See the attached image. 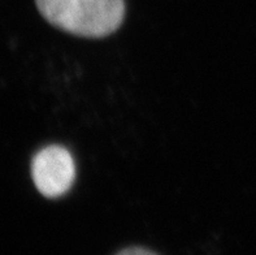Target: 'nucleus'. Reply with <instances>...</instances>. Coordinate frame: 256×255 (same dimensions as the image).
<instances>
[{"mask_svg": "<svg viewBox=\"0 0 256 255\" xmlns=\"http://www.w3.org/2000/svg\"><path fill=\"white\" fill-rule=\"evenodd\" d=\"M39 12L58 29L88 38L118 29L125 15L124 0H36Z\"/></svg>", "mask_w": 256, "mask_h": 255, "instance_id": "f257e3e1", "label": "nucleus"}, {"mask_svg": "<svg viewBox=\"0 0 256 255\" xmlns=\"http://www.w3.org/2000/svg\"><path fill=\"white\" fill-rule=\"evenodd\" d=\"M32 177L36 189L47 198H58L70 189L76 165L70 152L60 146H50L34 156Z\"/></svg>", "mask_w": 256, "mask_h": 255, "instance_id": "f03ea898", "label": "nucleus"}, {"mask_svg": "<svg viewBox=\"0 0 256 255\" xmlns=\"http://www.w3.org/2000/svg\"><path fill=\"white\" fill-rule=\"evenodd\" d=\"M120 254H152V251H150V250L146 249H140V247H136V249H126L120 251Z\"/></svg>", "mask_w": 256, "mask_h": 255, "instance_id": "7ed1b4c3", "label": "nucleus"}]
</instances>
